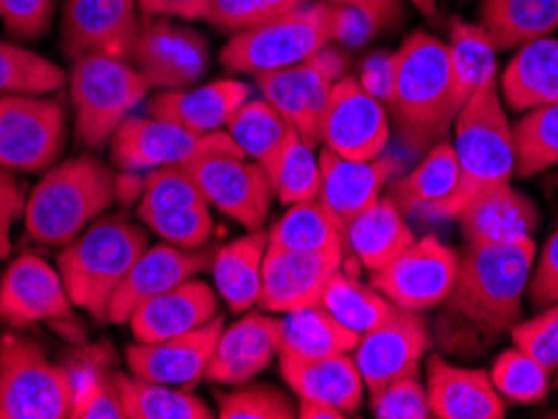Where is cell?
<instances>
[{"mask_svg": "<svg viewBox=\"0 0 558 419\" xmlns=\"http://www.w3.org/2000/svg\"><path fill=\"white\" fill-rule=\"evenodd\" d=\"M319 171V201L348 224L380 199L392 178L403 174V159L385 151L371 161H352L323 149Z\"/></svg>", "mask_w": 558, "mask_h": 419, "instance_id": "603a6c76", "label": "cell"}, {"mask_svg": "<svg viewBox=\"0 0 558 419\" xmlns=\"http://www.w3.org/2000/svg\"><path fill=\"white\" fill-rule=\"evenodd\" d=\"M319 304L355 334L363 336L390 315L396 304L385 299L373 284H363L344 264L327 282Z\"/></svg>", "mask_w": 558, "mask_h": 419, "instance_id": "f35d334b", "label": "cell"}, {"mask_svg": "<svg viewBox=\"0 0 558 419\" xmlns=\"http://www.w3.org/2000/svg\"><path fill=\"white\" fill-rule=\"evenodd\" d=\"M456 221H461L465 244H508L533 239L541 211L531 196L504 184L473 199Z\"/></svg>", "mask_w": 558, "mask_h": 419, "instance_id": "83f0119b", "label": "cell"}, {"mask_svg": "<svg viewBox=\"0 0 558 419\" xmlns=\"http://www.w3.org/2000/svg\"><path fill=\"white\" fill-rule=\"evenodd\" d=\"M458 254L435 236H423L390 264L373 271L371 284L390 304L410 311L442 307L458 276Z\"/></svg>", "mask_w": 558, "mask_h": 419, "instance_id": "5bb4252c", "label": "cell"}, {"mask_svg": "<svg viewBox=\"0 0 558 419\" xmlns=\"http://www.w3.org/2000/svg\"><path fill=\"white\" fill-rule=\"evenodd\" d=\"M65 86L76 113L78 141L88 149L109 146L121 123L154 94L134 63L106 56L71 61Z\"/></svg>", "mask_w": 558, "mask_h": 419, "instance_id": "52a82bcc", "label": "cell"}, {"mask_svg": "<svg viewBox=\"0 0 558 419\" xmlns=\"http://www.w3.org/2000/svg\"><path fill=\"white\" fill-rule=\"evenodd\" d=\"M227 136L247 159L267 167L284 144L298 134L290 121L265 98H247L227 123Z\"/></svg>", "mask_w": 558, "mask_h": 419, "instance_id": "8d00e7d4", "label": "cell"}, {"mask_svg": "<svg viewBox=\"0 0 558 419\" xmlns=\"http://www.w3.org/2000/svg\"><path fill=\"white\" fill-rule=\"evenodd\" d=\"M215 249L204 246V249H179L167 242L149 244L142 251V257L134 261L129 274L117 294L111 297L109 315L106 322L109 324H126L129 317L159 294L174 289L186 279H194L209 271Z\"/></svg>", "mask_w": 558, "mask_h": 419, "instance_id": "d6986e66", "label": "cell"}, {"mask_svg": "<svg viewBox=\"0 0 558 419\" xmlns=\"http://www.w3.org/2000/svg\"><path fill=\"white\" fill-rule=\"evenodd\" d=\"M269 249L265 229L247 232L240 239L215 249L211 257V286L229 311L244 315L259 304L262 294V267Z\"/></svg>", "mask_w": 558, "mask_h": 419, "instance_id": "f546056e", "label": "cell"}, {"mask_svg": "<svg viewBox=\"0 0 558 419\" xmlns=\"http://www.w3.org/2000/svg\"><path fill=\"white\" fill-rule=\"evenodd\" d=\"M498 90L513 113H526L558 101V38L546 36L515 48L498 73Z\"/></svg>", "mask_w": 558, "mask_h": 419, "instance_id": "f1b7e54d", "label": "cell"}, {"mask_svg": "<svg viewBox=\"0 0 558 419\" xmlns=\"http://www.w3.org/2000/svg\"><path fill=\"white\" fill-rule=\"evenodd\" d=\"M186 169L211 209L236 221L244 232L265 226L275 192L262 163L247 159L240 149H229L204 153L186 163Z\"/></svg>", "mask_w": 558, "mask_h": 419, "instance_id": "7c38bea8", "label": "cell"}, {"mask_svg": "<svg viewBox=\"0 0 558 419\" xmlns=\"http://www.w3.org/2000/svg\"><path fill=\"white\" fill-rule=\"evenodd\" d=\"M458 186L446 201L425 211L430 219H458L461 211L490 188L511 184L515 176L513 123L508 121L498 81L481 86L453 121Z\"/></svg>", "mask_w": 558, "mask_h": 419, "instance_id": "277c9868", "label": "cell"}, {"mask_svg": "<svg viewBox=\"0 0 558 419\" xmlns=\"http://www.w3.org/2000/svg\"><path fill=\"white\" fill-rule=\"evenodd\" d=\"M69 81L59 63L31 48L0 40V96L11 94H59Z\"/></svg>", "mask_w": 558, "mask_h": 419, "instance_id": "b9f144b4", "label": "cell"}, {"mask_svg": "<svg viewBox=\"0 0 558 419\" xmlns=\"http://www.w3.org/2000/svg\"><path fill=\"white\" fill-rule=\"evenodd\" d=\"M219 317V294L199 276L186 279L174 289L144 301L129 317V330L136 342H161L199 330Z\"/></svg>", "mask_w": 558, "mask_h": 419, "instance_id": "484cf974", "label": "cell"}, {"mask_svg": "<svg viewBox=\"0 0 558 419\" xmlns=\"http://www.w3.org/2000/svg\"><path fill=\"white\" fill-rule=\"evenodd\" d=\"M360 334L340 324L323 304L279 315V355L292 359H323L352 355Z\"/></svg>", "mask_w": 558, "mask_h": 419, "instance_id": "1f68e13d", "label": "cell"}, {"mask_svg": "<svg viewBox=\"0 0 558 419\" xmlns=\"http://www.w3.org/2000/svg\"><path fill=\"white\" fill-rule=\"evenodd\" d=\"M490 382L506 402L515 405H536L551 387V369L533 359L526 352L513 347L500 352L490 367Z\"/></svg>", "mask_w": 558, "mask_h": 419, "instance_id": "7bdbcfd3", "label": "cell"}, {"mask_svg": "<svg viewBox=\"0 0 558 419\" xmlns=\"http://www.w3.org/2000/svg\"><path fill=\"white\" fill-rule=\"evenodd\" d=\"M65 149V106L46 94L0 96V169L44 174Z\"/></svg>", "mask_w": 558, "mask_h": 419, "instance_id": "9c48e42d", "label": "cell"}, {"mask_svg": "<svg viewBox=\"0 0 558 419\" xmlns=\"http://www.w3.org/2000/svg\"><path fill=\"white\" fill-rule=\"evenodd\" d=\"M371 412L375 419H430V399L421 374L403 377L371 392Z\"/></svg>", "mask_w": 558, "mask_h": 419, "instance_id": "681fc988", "label": "cell"}, {"mask_svg": "<svg viewBox=\"0 0 558 419\" xmlns=\"http://www.w3.org/2000/svg\"><path fill=\"white\" fill-rule=\"evenodd\" d=\"M305 3L310 0H209L207 23L234 36V33L259 26V23L272 21Z\"/></svg>", "mask_w": 558, "mask_h": 419, "instance_id": "c3c4849f", "label": "cell"}, {"mask_svg": "<svg viewBox=\"0 0 558 419\" xmlns=\"http://www.w3.org/2000/svg\"><path fill=\"white\" fill-rule=\"evenodd\" d=\"M342 76H348V56L330 44L290 69L259 73L254 76V84L259 96L272 103L302 138L319 146V119Z\"/></svg>", "mask_w": 558, "mask_h": 419, "instance_id": "8fae6325", "label": "cell"}, {"mask_svg": "<svg viewBox=\"0 0 558 419\" xmlns=\"http://www.w3.org/2000/svg\"><path fill=\"white\" fill-rule=\"evenodd\" d=\"M344 259L338 254H312L290 251L269 246L265 267H262V294L259 309L272 315H290V311L315 307L323 299V292L330 276L338 271Z\"/></svg>", "mask_w": 558, "mask_h": 419, "instance_id": "44dd1931", "label": "cell"}, {"mask_svg": "<svg viewBox=\"0 0 558 419\" xmlns=\"http://www.w3.org/2000/svg\"><path fill=\"white\" fill-rule=\"evenodd\" d=\"M219 419H292L298 417V405L290 394L275 384L247 382L217 392Z\"/></svg>", "mask_w": 558, "mask_h": 419, "instance_id": "f6af8a7d", "label": "cell"}, {"mask_svg": "<svg viewBox=\"0 0 558 419\" xmlns=\"http://www.w3.org/2000/svg\"><path fill=\"white\" fill-rule=\"evenodd\" d=\"M236 149L227 131L194 134L179 123L131 113L111 136V167L121 174H146L161 167H186L209 151Z\"/></svg>", "mask_w": 558, "mask_h": 419, "instance_id": "30bf717a", "label": "cell"}, {"mask_svg": "<svg viewBox=\"0 0 558 419\" xmlns=\"http://www.w3.org/2000/svg\"><path fill=\"white\" fill-rule=\"evenodd\" d=\"M144 19L207 21L209 0H138Z\"/></svg>", "mask_w": 558, "mask_h": 419, "instance_id": "11a10c76", "label": "cell"}, {"mask_svg": "<svg viewBox=\"0 0 558 419\" xmlns=\"http://www.w3.org/2000/svg\"><path fill=\"white\" fill-rule=\"evenodd\" d=\"M279 355V315L254 307L225 324L215 355H211L207 380L219 387L247 384L265 372Z\"/></svg>", "mask_w": 558, "mask_h": 419, "instance_id": "7402d4cb", "label": "cell"}, {"mask_svg": "<svg viewBox=\"0 0 558 419\" xmlns=\"http://www.w3.org/2000/svg\"><path fill=\"white\" fill-rule=\"evenodd\" d=\"M117 384L124 402L126 419H211L217 409H211L192 390L171 387V384L138 380L131 372L119 374Z\"/></svg>", "mask_w": 558, "mask_h": 419, "instance_id": "d590c367", "label": "cell"}, {"mask_svg": "<svg viewBox=\"0 0 558 419\" xmlns=\"http://www.w3.org/2000/svg\"><path fill=\"white\" fill-rule=\"evenodd\" d=\"M131 63L144 73L151 90L189 88L209 71V44L182 21L144 19Z\"/></svg>", "mask_w": 558, "mask_h": 419, "instance_id": "2e32d148", "label": "cell"}, {"mask_svg": "<svg viewBox=\"0 0 558 419\" xmlns=\"http://www.w3.org/2000/svg\"><path fill=\"white\" fill-rule=\"evenodd\" d=\"M548 417H558V409H556V412H554V415H548Z\"/></svg>", "mask_w": 558, "mask_h": 419, "instance_id": "94428289", "label": "cell"}, {"mask_svg": "<svg viewBox=\"0 0 558 419\" xmlns=\"http://www.w3.org/2000/svg\"><path fill=\"white\" fill-rule=\"evenodd\" d=\"M323 3L350 8V11L365 15L375 33L390 28L403 15V3L400 0H323Z\"/></svg>", "mask_w": 558, "mask_h": 419, "instance_id": "9f6ffc18", "label": "cell"}, {"mask_svg": "<svg viewBox=\"0 0 558 419\" xmlns=\"http://www.w3.org/2000/svg\"><path fill=\"white\" fill-rule=\"evenodd\" d=\"M23 211H26V194H23L19 174L0 169V261L13 254L11 232L15 221L23 219Z\"/></svg>", "mask_w": 558, "mask_h": 419, "instance_id": "db71d44e", "label": "cell"}, {"mask_svg": "<svg viewBox=\"0 0 558 419\" xmlns=\"http://www.w3.org/2000/svg\"><path fill=\"white\" fill-rule=\"evenodd\" d=\"M408 3L413 5L415 11H421L428 21H440V15H438V3H435V0H408Z\"/></svg>", "mask_w": 558, "mask_h": 419, "instance_id": "91938a15", "label": "cell"}, {"mask_svg": "<svg viewBox=\"0 0 558 419\" xmlns=\"http://www.w3.org/2000/svg\"><path fill=\"white\" fill-rule=\"evenodd\" d=\"M279 374L298 399L340 409L344 417L357 415L367 394L352 355L323 359L279 357Z\"/></svg>", "mask_w": 558, "mask_h": 419, "instance_id": "4316f807", "label": "cell"}, {"mask_svg": "<svg viewBox=\"0 0 558 419\" xmlns=\"http://www.w3.org/2000/svg\"><path fill=\"white\" fill-rule=\"evenodd\" d=\"M536 242L468 244L458 259V276L442 301L440 342L446 352L473 357L498 336L511 334L523 315Z\"/></svg>", "mask_w": 558, "mask_h": 419, "instance_id": "6da1fadb", "label": "cell"}, {"mask_svg": "<svg viewBox=\"0 0 558 419\" xmlns=\"http://www.w3.org/2000/svg\"><path fill=\"white\" fill-rule=\"evenodd\" d=\"M415 239L417 236L408 226L405 213L392 204L390 196H380L344 226L348 257H355L357 264H363L371 274L390 264Z\"/></svg>", "mask_w": 558, "mask_h": 419, "instance_id": "4dcf8cb0", "label": "cell"}, {"mask_svg": "<svg viewBox=\"0 0 558 419\" xmlns=\"http://www.w3.org/2000/svg\"><path fill=\"white\" fill-rule=\"evenodd\" d=\"M138 221L159 236L161 242L179 249H204L215 234V213L211 207H189L171 211L138 213Z\"/></svg>", "mask_w": 558, "mask_h": 419, "instance_id": "7dc6e473", "label": "cell"}, {"mask_svg": "<svg viewBox=\"0 0 558 419\" xmlns=\"http://www.w3.org/2000/svg\"><path fill=\"white\" fill-rule=\"evenodd\" d=\"M252 96V86L242 78L227 76L209 84H196L177 90H154L146 98L149 116L179 123L194 134L225 131L232 113Z\"/></svg>", "mask_w": 558, "mask_h": 419, "instance_id": "cb8c5ba5", "label": "cell"}, {"mask_svg": "<svg viewBox=\"0 0 558 419\" xmlns=\"http://www.w3.org/2000/svg\"><path fill=\"white\" fill-rule=\"evenodd\" d=\"M458 186V159L453 141L442 138L423 153L421 163L410 169L405 176L390 181L385 188L392 204L410 217V213H425L438 207L456 192Z\"/></svg>", "mask_w": 558, "mask_h": 419, "instance_id": "836d02e7", "label": "cell"}, {"mask_svg": "<svg viewBox=\"0 0 558 419\" xmlns=\"http://www.w3.org/2000/svg\"><path fill=\"white\" fill-rule=\"evenodd\" d=\"M408 151L425 153L442 141L461 111L448 40L415 30L392 53V86L385 101Z\"/></svg>", "mask_w": 558, "mask_h": 419, "instance_id": "3957f363", "label": "cell"}, {"mask_svg": "<svg viewBox=\"0 0 558 419\" xmlns=\"http://www.w3.org/2000/svg\"><path fill=\"white\" fill-rule=\"evenodd\" d=\"M425 390L435 419H504L508 402L483 369L453 365L442 355H430L425 365Z\"/></svg>", "mask_w": 558, "mask_h": 419, "instance_id": "d4e9b609", "label": "cell"}, {"mask_svg": "<svg viewBox=\"0 0 558 419\" xmlns=\"http://www.w3.org/2000/svg\"><path fill=\"white\" fill-rule=\"evenodd\" d=\"M450 65H453V88L458 106H465L481 86L498 81L496 46L481 23H468L461 19L450 21Z\"/></svg>", "mask_w": 558, "mask_h": 419, "instance_id": "74e56055", "label": "cell"}, {"mask_svg": "<svg viewBox=\"0 0 558 419\" xmlns=\"http://www.w3.org/2000/svg\"><path fill=\"white\" fill-rule=\"evenodd\" d=\"M373 36L377 33L365 15L310 0L272 21L234 33L221 48V69L232 76H259L307 61L330 44L360 46Z\"/></svg>", "mask_w": 558, "mask_h": 419, "instance_id": "7a4b0ae2", "label": "cell"}, {"mask_svg": "<svg viewBox=\"0 0 558 419\" xmlns=\"http://www.w3.org/2000/svg\"><path fill=\"white\" fill-rule=\"evenodd\" d=\"M515 176L531 178L558 167V101L521 113L513 123Z\"/></svg>", "mask_w": 558, "mask_h": 419, "instance_id": "60d3db41", "label": "cell"}, {"mask_svg": "<svg viewBox=\"0 0 558 419\" xmlns=\"http://www.w3.org/2000/svg\"><path fill=\"white\" fill-rule=\"evenodd\" d=\"M433 336L423 311L392 307L388 317L360 336L352 359L363 374L367 394L385 384L421 374V365L430 355Z\"/></svg>", "mask_w": 558, "mask_h": 419, "instance_id": "9a60e30c", "label": "cell"}, {"mask_svg": "<svg viewBox=\"0 0 558 419\" xmlns=\"http://www.w3.org/2000/svg\"><path fill=\"white\" fill-rule=\"evenodd\" d=\"M269 181H272L275 199L282 207H292L300 201L319 199V153L317 146L307 138L294 134L284 149L265 167Z\"/></svg>", "mask_w": 558, "mask_h": 419, "instance_id": "ab89813d", "label": "cell"}, {"mask_svg": "<svg viewBox=\"0 0 558 419\" xmlns=\"http://www.w3.org/2000/svg\"><path fill=\"white\" fill-rule=\"evenodd\" d=\"M221 330H225V319L219 315L215 322L204 324L194 332L169 336V340L161 342L129 344V372L146 382L194 390L202 380H207V369Z\"/></svg>", "mask_w": 558, "mask_h": 419, "instance_id": "ffe728a7", "label": "cell"}, {"mask_svg": "<svg viewBox=\"0 0 558 419\" xmlns=\"http://www.w3.org/2000/svg\"><path fill=\"white\" fill-rule=\"evenodd\" d=\"M323 149L352 161H371L388 151L390 111L355 76H342L319 119Z\"/></svg>", "mask_w": 558, "mask_h": 419, "instance_id": "4fadbf2b", "label": "cell"}, {"mask_svg": "<svg viewBox=\"0 0 558 419\" xmlns=\"http://www.w3.org/2000/svg\"><path fill=\"white\" fill-rule=\"evenodd\" d=\"M554 374H556V384H558V369H556V372H554Z\"/></svg>", "mask_w": 558, "mask_h": 419, "instance_id": "6125c7cd", "label": "cell"}, {"mask_svg": "<svg viewBox=\"0 0 558 419\" xmlns=\"http://www.w3.org/2000/svg\"><path fill=\"white\" fill-rule=\"evenodd\" d=\"M121 174L94 153H81L56 163L26 196V232L33 242L65 246L104 217L119 196Z\"/></svg>", "mask_w": 558, "mask_h": 419, "instance_id": "5b68a950", "label": "cell"}, {"mask_svg": "<svg viewBox=\"0 0 558 419\" xmlns=\"http://www.w3.org/2000/svg\"><path fill=\"white\" fill-rule=\"evenodd\" d=\"M73 301L59 267L38 254H19L0 276V324H63L73 319Z\"/></svg>", "mask_w": 558, "mask_h": 419, "instance_id": "ac0fdd59", "label": "cell"}, {"mask_svg": "<svg viewBox=\"0 0 558 419\" xmlns=\"http://www.w3.org/2000/svg\"><path fill=\"white\" fill-rule=\"evenodd\" d=\"M298 417L300 419H348L340 409H332L327 405H315V402L298 399Z\"/></svg>", "mask_w": 558, "mask_h": 419, "instance_id": "680465c9", "label": "cell"}, {"mask_svg": "<svg viewBox=\"0 0 558 419\" xmlns=\"http://www.w3.org/2000/svg\"><path fill=\"white\" fill-rule=\"evenodd\" d=\"M357 81L363 84L365 90H371L375 98H380L383 103L388 101L392 86V53L371 56V59L363 63V69H360Z\"/></svg>", "mask_w": 558, "mask_h": 419, "instance_id": "6f0895ef", "label": "cell"}, {"mask_svg": "<svg viewBox=\"0 0 558 419\" xmlns=\"http://www.w3.org/2000/svg\"><path fill=\"white\" fill-rule=\"evenodd\" d=\"M69 419H126L117 372H109L98 365L73 367Z\"/></svg>", "mask_w": 558, "mask_h": 419, "instance_id": "ee69618b", "label": "cell"}, {"mask_svg": "<svg viewBox=\"0 0 558 419\" xmlns=\"http://www.w3.org/2000/svg\"><path fill=\"white\" fill-rule=\"evenodd\" d=\"M146 246L149 229L121 213H104L76 239L61 246L56 267L61 271L73 307L106 322L111 297Z\"/></svg>", "mask_w": 558, "mask_h": 419, "instance_id": "8992f818", "label": "cell"}, {"mask_svg": "<svg viewBox=\"0 0 558 419\" xmlns=\"http://www.w3.org/2000/svg\"><path fill=\"white\" fill-rule=\"evenodd\" d=\"M536 257L538 259L533 261L526 294L531 297L533 309L538 311L558 301V224Z\"/></svg>", "mask_w": 558, "mask_h": 419, "instance_id": "f5cc1de1", "label": "cell"}, {"mask_svg": "<svg viewBox=\"0 0 558 419\" xmlns=\"http://www.w3.org/2000/svg\"><path fill=\"white\" fill-rule=\"evenodd\" d=\"M142 21L138 0H69L61 19V48L71 61L86 56L131 61Z\"/></svg>", "mask_w": 558, "mask_h": 419, "instance_id": "e0dca14e", "label": "cell"}, {"mask_svg": "<svg viewBox=\"0 0 558 419\" xmlns=\"http://www.w3.org/2000/svg\"><path fill=\"white\" fill-rule=\"evenodd\" d=\"M513 347L541 361L546 369H558V301L538 309L536 317L521 319L511 330Z\"/></svg>", "mask_w": 558, "mask_h": 419, "instance_id": "f907efd6", "label": "cell"}, {"mask_svg": "<svg viewBox=\"0 0 558 419\" xmlns=\"http://www.w3.org/2000/svg\"><path fill=\"white\" fill-rule=\"evenodd\" d=\"M73 367L59 365L31 336H0V419H69Z\"/></svg>", "mask_w": 558, "mask_h": 419, "instance_id": "ba28073f", "label": "cell"}, {"mask_svg": "<svg viewBox=\"0 0 558 419\" xmlns=\"http://www.w3.org/2000/svg\"><path fill=\"white\" fill-rule=\"evenodd\" d=\"M189 207H209V204L186 167H161L146 171L136 213Z\"/></svg>", "mask_w": 558, "mask_h": 419, "instance_id": "bcb514c9", "label": "cell"}, {"mask_svg": "<svg viewBox=\"0 0 558 419\" xmlns=\"http://www.w3.org/2000/svg\"><path fill=\"white\" fill-rule=\"evenodd\" d=\"M56 0H0V23L15 40H38L53 26Z\"/></svg>", "mask_w": 558, "mask_h": 419, "instance_id": "816d5d0a", "label": "cell"}, {"mask_svg": "<svg viewBox=\"0 0 558 419\" xmlns=\"http://www.w3.org/2000/svg\"><path fill=\"white\" fill-rule=\"evenodd\" d=\"M344 226L348 224L338 213H332L319 199H312L287 207L267 232V239L275 249L348 257Z\"/></svg>", "mask_w": 558, "mask_h": 419, "instance_id": "d6a6232c", "label": "cell"}, {"mask_svg": "<svg viewBox=\"0 0 558 419\" xmlns=\"http://www.w3.org/2000/svg\"><path fill=\"white\" fill-rule=\"evenodd\" d=\"M478 23L496 51H515L558 30V0H481Z\"/></svg>", "mask_w": 558, "mask_h": 419, "instance_id": "e575fe53", "label": "cell"}]
</instances>
